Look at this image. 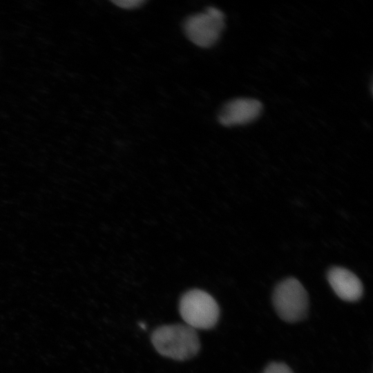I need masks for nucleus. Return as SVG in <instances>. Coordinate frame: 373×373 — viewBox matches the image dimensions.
Listing matches in <instances>:
<instances>
[{
    "instance_id": "obj_1",
    "label": "nucleus",
    "mask_w": 373,
    "mask_h": 373,
    "mask_svg": "<svg viewBox=\"0 0 373 373\" xmlns=\"http://www.w3.org/2000/svg\"><path fill=\"white\" fill-rule=\"evenodd\" d=\"M151 341L161 355L178 361L193 358L200 347L195 329L183 324L166 325L156 328L152 333Z\"/></svg>"
},
{
    "instance_id": "obj_2",
    "label": "nucleus",
    "mask_w": 373,
    "mask_h": 373,
    "mask_svg": "<svg viewBox=\"0 0 373 373\" xmlns=\"http://www.w3.org/2000/svg\"><path fill=\"white\" fill-rule=\"evenodd\" d=\"M180 313L186 325L195 329H207L216 324L220 310L210 294L200 289H192L182 296Z\"/></svg>"
},
{
    "instance_id": "obj_3",
    "label": "nucleus",
    "mask_w": 373,
    "mask_h": 373,
    "mask_svg": "<svg viewBox=\"0 0 373 373\" xmlns=\"http://www.w3.org/2000/svg\"><path fill=\"white\" fill-rule=\"evenodd\" d=\"M308 296L303 285L294 278L278 283L273 294L274 308L281 319L289 323L303 320L308 309Z\"/></svg>"
},
{
    "instance_id": "obj_4",
    "label": "nucleus",
    "mask_w": 373,
    "mask_h": 373,
    "mask_svg": "<svg viewBox=\"0 0 373 373\" xmlns=\"http://www.w3.org/2000/svg\"><path fill=\"white\" fill-rule=\"evenodd\" d=\"M224 28V15L215 7H208L205 12L189 17L184 30L188 39L196 46L209 48L218 40Z\"/></svg>"
},
{
    "instance_id": "obj_5",
    "label": "nucleus",
    "mask_w": 373,
    "mask_h": 373,
    "mask_svg": "<svg viewBox=\"0 0 373 373\" xmlns=\"http://www.w3.org/2000/svg\"><path fill=\"white\" fill-rule=\"evenodd\" d=\"M262 109V104L257 99L237 98L223 106L218 120L224 126L246 124L257 119Z\"/></svg>"
},
{
    "instance_id": "obj_6",
    "label": "nucleus",
    "mask_w": 373,
    "mask_h": 373,
    "mask_svg": "<svg viewBox=\"0 0 373 373\" xmlns=\"http://www.w3.org/2000/svg\"><path fill=\"white\" fill-rule=\"evenodd\" d=\"M328 282L336 294L342 300L354 302L363 294V285L359 278L347 269L334 267L327 272Z\"/></svg>"
},
{
    "instance_id": "obj_7",
    "label": "nucleus",
    "mask_w": 373,
    "mask_h": 373,
    "mask_svg": "<svg viewBox=\"0 0 373 373\" xmlns=\"http://www.w3.org/2000/svg\"><path fill=\"white\" fill-rule=\"evenodd\" d=\"M263 373H293V372L286 364L274 362L266 367Z\"/></svg>"
},
{
    "instance_id": "obj_8",
    "label": "nucleus",
    "mask_w": 373,
    "mask_h": 373,
    "mask_svg": "<svg viewBox=\"0 0 373 373\" xmlns=\"http://www.w3.org/2000/svg\"><path fill=\"white\" fill-rule=\"evenodd\" d=\"M112 2L117 6L124 9H135L140 7L146 2L144 0H116Z\"/></svg>"
}]
</instances>
